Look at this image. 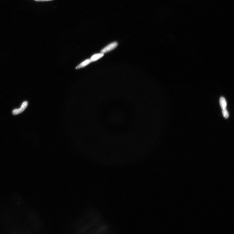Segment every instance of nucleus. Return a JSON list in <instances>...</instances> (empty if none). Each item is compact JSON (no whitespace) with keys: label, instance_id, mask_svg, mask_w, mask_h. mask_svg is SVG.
I'll return each instance as SVG.
<instances>
[{"label":"nucleus","instance_id":"obj_7","mask_svg":"<svg viewBox=\"0 0 234 234\" xmlns=\"http://www.w3.org/2000/svg\"><path fill=\"white\" fill-rule=\"evenodd\" d=\"M222 113L225 118H228L229 117V112L227 111L226 108L222 109Z\"/></svg>","mask_w":234,"mask_h":234},{"label":"nucleus","instance_id":"obj_5","mask_svg":"<svg viewBox=\"0 0 234 234\" xmlns=\"http://www.w3.org/2000/svg\"><path fill=\"white\" fill-rule=\"evenodd\" d=\"M91 63V61L90 59L86 60H85V61L81 63L79 65H78L77 66L76 69H79L85 67L87 65Z\"/></svg>","mask_w":234,"mask_h":234},{"label":"nucleus","instance_id":"obj_1","mask_svg":"<svg viewBox=\"0 0 234 234\" xmlns=\"http://www.w3.org/2000/svg\"><path fill=\"white\" fill-rule=\"evenodd\" d=\"M102 223L98 213L94 209L85 212L74 221L71 232L77 233H94L101 230Z\"/></svg>","mask_w":234,"mask_h":234},{"label":"nucleus","instance_id":"obj_3","mask_svg":"<svg viewBox=\"0 0 234 234\" xmlns=\"http://www.w3.org/2000/svg\"><path fill=\"white\" fill-rule=\"evenodd\" d=\"M28 105V103L27 102H25L23 103L22 105L21 108L19 109H16L14 110L13 111V115H18L22 113V112L25 110L27 108Z\"/></svg>","mask_w":234,"mask_h":234},{"label":"nucleus","instance_id":"obj_4","mask_svg":"<svg viewBox=\"0 0 234 234\" xmlns=\"http://www.w3.org/2000/svg\"><path fill=\"white\" fill-rule=\"evenodd\" d=\"M104 56V54L102 53H97L93 55L90 59L91 62L96 61Z\"/></svg>","mask_w":234,"mask_h":234},{"label":"nucleus","instance_id":"obj_6","mask_svg":"<svg viewBox=\"0 0 234 234\" xmlns=\"http://www.w3.org/2000/svg\"><path fill=\"white\" fill-rule=\"evenodd\" d=\"M219 103H220V105L222 109L226 108L227 105V102L224 97H221L220 98Z\"/></svg>","mask_w":234,"mask_h":234},{"label":"nucleus","instance_id":"obj_8","mask_svg":"<svg viewBox=\"0 0 234 234\" xmlns=\"http://www.w3.org/2000/svg\"><path fill=\"white\" fill-rule=\"evenodd\" d=\"M37 1H53V0H34Z\"/></svg>","mask_w":234,"mask_h":234},{"label":"nucleus","instance_id":"obj_2","mask_svg":"<svg viewBox=\"0 0 234 234\" xmlns=\"http://www.w3.org/2000/svg\"><path fill=\"white\" fill-rule=\"evenodd\" d=\"M118 45L117 42H114L109 44L101 51V53H105L114 50Z\"/></svg>","mask_w":234,"mask_h":234}]
</instances>
